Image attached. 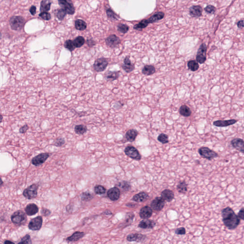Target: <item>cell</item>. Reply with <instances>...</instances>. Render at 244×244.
<instances>
[{
  "label": "cell",
  "instance_id": "obj_1",
  "mask_svg": "<svg viewBox=\"0 0 244 244\" xmlns=\"http://www.w3.org/2000/svg\"><path fill=\"white\" fill-rule=\"evenodd\" d=\"M221 216L224 224L229 230H234L240 223V218L230 207L223 209L221 211Z\"/></svg>",
  "mask_w": 244,
  "mask_h": 244
},
{
  "label": "cell",
  "instance_id": "obj_2",
  "mask_svg": "<svg viewBox=\"0 0 244 244\" xmlns=\"http://www.w3.org/2000/svg\"><path fill=\"white\" fill-rule=\"evenodd\" d=\"M164 16V13L162 12H156L148 19H144L140 21L134 26V29L136 30H141L147 27L150 23H154L163 19Z\"/></svg>",
  "mask_w": 244,
  "mask_h": 244
},
{
  "label": "cell",
  "instance_id": "obj_3",
  "mask_svg": "<svg viewBox=\"0 0 244 244\" xmlns=\"http://www.w3.org/2000/svg\"><path fill=\"white\" fill-rule=\"evenodd\" d=\"M27 214L22 210H18L11 216V221L14 225H21L27 222Z\"/></svg>",
  "mask_w": 244,
  "mask_h": 244
},
{
  "label": "cell",
  "instance_id": "obj_4",
  "mask_svg": "<svg viewBox=\"0 0 244 244\" xmlns=\"http://www.w3.org/2000/svg\"><path fill=\"white\" fill-rule=\"evenodd\" d=\"M25 21L23 17L20 16H13L10 19V24L11 28L15 31H20L23 28Z\"/></svg>",
  "mask_w": 244,
  "mask_h": 244
},
{
  "label": "cell",
  "instance_id": "obj_5",
  "mask_svg": "<svg viewBox=\"0 0 244 244\" xmlns=\"http://www.w3.org/2000/svg\"><path fill=\"white\" fill-rule=\"evenodd\" d=\"M198 153L202 157L208 160H212L217 157L218 156L217 153L207 147H202L198 149Z\"/></svg>",
  "mask_w": 244,
  "mask_h": 244
},
{
  "label": "cell",
  "instance_id": "obj_6",
  "mask_svg": "<svg viewBox=\"0 0 244 244\" xmlns=\"http://www.w3.org/2000/svg\"><path fill=\"white\" fill-rule=\"evenodd\" d=\"M38 189V186L37 184H32L24 189L23 195L24 197L29 200L34 199L37 196Z\"/></svg>",
  "mask_w": 244,
  "mask_h": 244
},
{
  "label": "cell",
  "instance_id": "obj_7",
  "mask_svg": "<svg viewBox=\"0 0 244 244\" xmlns=\"http://www.w3.org/2000/svg\"><path fill=\"white\" fill-rule=\"evenodd\" d=\"M108 65V60L106 58H98L94 61L93 65V68L95 71L101 72L104 71Z\"/></svg>",
  "mask_w": 244,
  "mask_h": 244
},
{
  "label": "cell",
  "instance_id": "obj_8",
  "mask_svg": "<svg viewBox=\"0 0 244 244\" xmlns=\"http://www.w3.org/2000/svg\"><path fill=\"white\" fill-rule=\"evenodd\" d=\"M58 3L67 14L72 15L75 12V8L71 0H58Z\"/></svg>",
  "mask_w": 244,
  "mask_h": 244
},
{
  "label": "cell",
  "instance_id": "obj_9",
  "mask_svg": "<svg viewBox=\"0 0 244 244\" xmlns=\"http://www.w3.org/2000/svg\"><path fill=\"white\" fill-rule=\"evenodd\" d=\"M207 45L203 43L199 47L196 56V61L199 64H204L207 60Z\"/></svg>",
  "mask_w": 244,
  "mask_h": 244
},
{
  "label": "cell",
  "instance_id": "obj_10",
  "mask_svg": "<svg viewBox=\"0 0 244 244\" xmlns=\"http://www.w3.org/2000/svg\"><path fill=\"white\" fill-rule=\"evenodd\" d=\"M125 153L126 156L137 161H139L141 159L139 151L133 146H127L125 148Z\"/></svg>",
  "mask_w": 244,
  "mask_h": 244
},
{
  "label": "cell",
  "instance_id": "obj_11",
  "mask_svg": "<svg viewBox=\"0 0 244 244\" xmlns=\"http://www.w3.org/2000/svg\"><path fill=\"white\" fill-rule=\"evenodd\" d=\"M43 217L41 216H38L33 218L29 223V229L32 231H38L40 230L43 225Z\"/></svg>",
  "mask_w": 244,
  "mask_h": 244
},
{
  "label": "cell",
  "instance_id": "obj_12",
  "mask_svg": "<svg viewBox=\"0 0 244 244\" xmlns=\"http://www.w3.org/2000/svg\"><path fill=\"white\" fill-rule=\"evenodd\" d=\"M50 157V154L47 153H44L39 154L37 156L33 158L32 160V163L35 166L42 165Z\"/></svg>",
  "mask_w": 244,
  "mask_h": 244
},
{
  "label": "cell",
  "instance_id": "obj_13",
  "mask_svg": "<svg viewBox=\"0 0 244 244\" xmlns=\"http://www.w3.org/2000/svg\"><path fill=\"white\" fill-rule=\"evenodd\" d=\"M165 205V200L162 197H157L154 198L151 203V207L154 210L160 211L164 208Z\"/></svg>",
  "mask_w": 244,
  "mask_h": 244
},
{
  "label": "cell",
  "instance_id": "obj_14",
  "mask_svg": "<svg viewBox=\"0 0 244 244\" xmlns=\"http://www.w3.org/2000/svg\"><path fill=\"white\" fill-rule=\"evenodd\" d=\"M105 43L108 47L113 48L117 47L120 44L121 40L115 34H112L105 39Z\"/></svg>",
  "mask_w": 244,
  "mask_h": 244
},
{
  "label": "cell",
  "instance_id": "obj_15",
  "mask_svg": "<svg viewBox=\"0 0 244 244\" xmlns=\"http://www.w3.org/2000/svg\"><path fill=\"white\" fill-rule=\"evenodd\" d=\"M121 67L127 73H130L135 70V65L132 64L131 61L130 56H127L125 57L124 62L121 65Z\"/></svg>",
  "mask_w": 244,
  "mask_h": 244
},
{
  "label": "cell",
  "instance_id": "obj_16",
  "mask_svg": "<svg viewBox=\"0 0 244 244\" xmlns=\"http://www.w3.org/2000/svg\"><path fill=\"white\" fill-rule=\"evenodd\" d=\"M108 196L113 201L117 200L120 196V191L117 187H114L109 189L107 193Z\"/></svg>",
  "mask_w": 244,
  "mask_h": 244
},
{
  "label": "cell",
  "instance_id": "obj_17",
  "mask_svg": "<svg viewBox=\"0 0 244 244\" xmlns=\"http://www.w3.org/2000/svg\"><path fill=\"white\" fill-rule=\"evenodd\" d=\"M231 143L235 149L244 154V140L239 138H235L231 141Z\"/></svg>",
  "mask_w": 244,
  "mask_h": 244
},
{
  "label": "cell",
  "instance_id": "obj_18",
  "mask_svg": "<svg viewBox=\"0 0 244 244\" xmlns=\"http://www.w3.org/2000/svg\"><path fill=\"white\" fill-rule=\"evenodd\" d=\"M238 120L235 119L227 120H217L213 122V125L217 127H227L234 125Z\"/></svg>",
  "mask_w": 244,
  "mask_h": 244
},
{
  "label": "cell",
  "instance_id": "obj_19",
  "mask_svg": "<svg viewBox=\"0 0 244 244\" xmlns=\"http://www.w3.org/2000/svg\"><path fill=\"white\" fill-rule=\"evenodd\" d=\"M146 239V235L141 234H131L127 236V240L129 242H143Z\"/></svg>",
  "mask_w": 244,
  "mask_h": 244
},
{
  "label": "cell",
  "instance_id": "obj_20",
  "mask_svg": "<svg viewBox=\"0 0 244 244\" xmlns=\"http://www.w3.org/2000/svg\"><path fill=\"white\" fill-rule=\"evenodd\" d=\"M152 208L148 206H145L140 210L139 216L142 219H147L150 218L152 215Z\"/></svg>",
  "mask_w": 244,
  "mask_h": 244
},
{
  "label": "cell",
  "instance_id": "obj_21",
  "mask_svg": "<svg viewBox=\"0 0 244 244\" xmlns=\"http://www.w3.org/2000/svg\"><path fill=\"white\" fill-rule=\"evenodd\" d=\"M25 213L29 216H32L36 215L39 211V207L36 204L34 203L28 204L25 207Z\"/></svg>",
  "mask_w": 244,
  "mask_h": 244
},
{
  "label": "cell",
  "instance_id": "obj_22",
  "mask_svg": "<svg viewBox=\"0 0 244 244\" xmlns=\"http://www.w3.org/2000/svg\"><path fill=\"white\" fill-rule=\"evenodd\" d=\"M191 16L194 18L200 17L202 14L203 9L199 5H193L191 7L189 10Z\"/></svg>",
  "mask_w": 244,
  "mask_h": 244
},
{
  "label": "cell",
  "instance_id": "obj_23",
  "mask_svg": "<svg viewBox=\"0 0 244 244\" xmlns=\"http://www.w3.org/2000/svg\"><path fill=\"white\" fill-rule=\"evenodd\" d=\"M119 71H108L104 74V78L105 80L109 82H112L117 80L119 77Z\"/></svg>",
  "mask_w": 244,
  "mask_h": 244
},
{
  "label": "cell",
  "instance_id": "obj_24",
  "mask_svg": "<svg viewBox=\"0 0 244 244\" xmlns=\"http://www.w3.org/2000/svg\"><path fill=\"white\" fill-rule=\"evenodd\" d=\"M156 223L154 221L145 219L139 223L138 227L143 229H152L154 228Z\"/></svg>",
  "mask_w": 244,
  "mask_h": 244
},
{
  "label": "cell",
  "instance_id": "obj_25",
  "mask_svg": "<svg viewBox=\"0 0 244 244\" xmlns=\"http://www.w3.org/2000/svg\"><path fill=\"white\" fill-rule=\"evenodd\" d=\"M85 233L83 232H79L76 231L72 235L69 236L67 239H66V240L67 242H76L78 241L79 240L82 239L83 236L85 235Z\"/></svg>",
  "mask_w": 244,
  "mask_h": 244
},
{
  "label": "cell",
  "instance_id": "obj_26",
  "mask_svg": "<svg viewBox=\"0 0 244 244\" xmlns=\"http://www.w3.org/2000/svg\"><path fill=\"white\" fill-rule=\"evenodd\" d=\"M138 133L136 130L132 129H130L126 132L125 137L128 141L130 142H133L136 140V138L137 136H138Z\"/></svg>",
  "mask_w": 244,
  "mask_h": 244
},
{
  "label": "cell",
  "instance_id": "obj_27",
  "mask_svg": "<svg viewBox=\"0 0 244 244\" xmlns=\"http://www.w3.org/2000/svg\"><path fill=\"white\" fill-rule=\"evenodd\" d=\"M161 197L166 201L171 202L174 198L175 195L172 191L165 189L162 192Z\"/></svg>",
  "mask_w": 244,
  "mask_h": 244
},
{
  "label": "cell",
  "instance_id": "obj_28",
  "mask_svg": "<svg viewBox=\"0 0 244 244\" xmlns=\"http://www.w3.org/2000/svg\"><path fill=\"white\" fill-rule=\"evenodd\" d=\"M148 197V195L146 192H141L135 196L133 197L132 200L136 202H142L145 201Z\"/></svg>",
  "mask_w": 244,
  "mask_h": 244
},
{
  "label": "cell",
  "instance_id": "obj_29",
  "mask_svg": "<svg viewBox=\"0 0 244 244\" xmlns=\"http://www.w3.org/2000/svg\"><path fill=\"white\" fill-rule=\"evenodd\" d=\"M156 68L152 65H146L142 70L143 74L146 76H151L156 72Z\"/></svg>",
  "mask_w": 244,
  "mask_h": 244
},
{
  "label": "cell",
  "instance_id": "obj_30",
  "mask_svg": "<svg viewBox=\"0 0 244 244\" xmlns=\"http://www.w3.org/2000/svg\"><path fill=\"white\" fill-rule=\"evenodd\" d=\"M179 113L182 116L187 117L191 115L192 111L188 106L184 104L180 106L179 109Z\"/></svg>",
  "mask_w": 244,
  "mask_h": 244
},
{
  "label": "cell",
  "instance_id": "obj_31",
  "mask_svg": "<svg viewBox=\"0 0 244 244\" xmlns=\"http://www.w3.org/2000/svg\"><path fill=\"white\" fill-rule=\"evenodd\" d=\"M51 2L50 0H43L41 2L40 11L41 12H48L50 9Z\"/></svg>",
  "mask_w": 244,
  "mask_h": 244
},
{
  "label": "cell",
  "instance_id": "obj_32",
  "mask_svg": "<svg viewBox=\"0 0 244 244\" xmlns=\"http://www.w3.org/2000/svg\"><path fill=\"white\" fill-rule=\"evenodd\" d=\"M76 28L79 31H83L87 27V24L86 22L81 19H77L75 22Z\"/></svg>",
  "mask_w": 244,
  "mask_h": 244
},
{
  "label": "cell",
  "instance_id": "obj_33",
  "mask_svg": "<svg viewBox=\"0 0 244 244\" xmlns=\"http://www.w3.org/2000/svg\"><path fill=\"white\" fill-rule=\"evenodd\" d=\"M87 128L85 125H76L75 127V133L77 135H83L87 133Z\"/></svg>",
  "mask_w": 244,
  "mask_h": 244
},
{
  "label": "cell",
  "instance_id": "obj_34",
  "mask_svg": "<svg viewBox=\"0 0 244 244\" xmlns=\"http://www.w3.org/2000/svg\"><path fill=\"white\" fill-rule=\"evenodd\" d=\"M187 66L191 71L196 72L199 69V65L197 62L195 60H190L188 62Z\"/></svg>",
  "mask_w": 244,
  "mask_h": 244
},
{
  "label": "cell",
  "instance_id": "obj_35",
  "mask_svg": "<svg viewBox=\"0 0 244 244\" xmlns=\"http://www.w3.org/2000/svg\"><path fill=\"white\" fill-rule=\"evenodd\" d=\"M177 189L178 191L182 194H185L187 191V185L185 181L180 182L177 186Z\"/></svg>",
  "mask_w": 244,
  "mask_h": 244
},
{
  "label": "cell",
  "instance_id": "obj_36",
  "mask_svg": "<svg viewBox=\"0 0 244 244\" xmlns=\"http://www.w3.org/2000/svg\"><path fill=\"white\" fill-rule=\"evenodd\" d=\"M80 197H81V200L83 201L88 202L90 201L94 198V196L90 192L86 191L82 193L80 195Z\"/></svg>",
  "mask_w": 244,
  "mask_h": 244
},
{
  "label": "cell",
  "instance_id": "obj_37",
  "mask_svg": "<svg viewBox=\"0 0 244 244\" xmlns=\"http://www.w3.org/2000/svg\"><path fill=\"white\" fill-rule=\"evenodd\" d=\"M106 12L107 16L110 20H112V21H116V20H118V16L117 14L114 12V11L111 8H109L106 9Z\"/></svg>",
  "mask_w": 244,
  "mask_h": 244
},
{
  "label": "cell",
  "instance_id": "obj_38",
  "mask_svg": "<svg viewBox=\"0 0 244 244\" xmlns=\"http://www.w3.org/2000/svg\"><path fill=\"white\" fill-rule=\"evenodd\" d=\"M73 41L76 48L82 47L85 43V39L83 36H78L75 38Z\"/></svg>",
  "mask_w": 244,
  "mask_h": 244
},
{
  "label": "cell",
  "instance_id": "obj_39",
  "mask_svg": "<svg viewBox=\"0 0 244 244\" xmlns=\"http://www.w3.org/2000/svg\"><path fill=\"white\" fill-rule=\"evenodd\" d=\"M64 46L66 49H67L70 51H73L76 48L74 43H73V41L71 40H68L66 41L64 44Z\"/></svg>",
  "mask_w": 244,
  "mask_h": 244
},
{
  "label": "cell",
  "instance_id": "obj_40",
  "mask_svg": "<svg viewBox=\"0 0 244 244\" xmlns=\"http://www.w3.org/2000/svg\"><path fill=\"white\" fill-rule=\"evenodd\" d=\"M117 29L118 32H119L120 33H122L123 34H125L128 32L129 27L126 24L119 23L117 26Z\"/></svg>",
  "mask_w": 244,
  "mask_h": 244
},
{
  "label": "cell",
  "instance_id": "obj_41",
  "mask_svg": "<svg viewBox=\"0 0 244 244\" xmlns=\"http://www.w3.org/2000/svg\"><path fill=\"white\" fill-rule=\"evenodd\" d=\"M95 194L97 195H103L106 192V189L105 187L101 185H97L95 186L94 188Z\"/></svg>",
  "mask_w": 244,
  "mask_h": 244
},
{
  "label": "cell",
  "instance_id": "obj_42",
  "mask_svg": "<svg viewBox=\"0 0 244 244\" xmlns=\"http://www.w3.org/2000/svg\"><path fill=\"white\" fill-rule=\"evenodd\" d=\"M157 140L158 141L160 142L161 143L165 144L169 142L168 136L166 134L162 133L159 135L157 137Z\"/></svg>",
  "mask_w": 244,
  "mask_h": 244
},
{
  "label": "cell",
  "instance_id": "obj_43",
  "mask_svg": "<svg viewBox=\"0 0 244 244\" xmlns=\"http://www.w3.org/2000/svg\"><path fill=\"white\" fill-rule=\"evenodd\" d=\"M67 14V12L64 9H58L57 13H56V16L58 18V19L60 21L64 20L66 15Z\"/></svg>",
  "mask_w": 244,
  "mask_h": 244
},
{
  "label": "cell",
  "instance_id": "obj_44",
  "mask_svg": "<svg viewBox=\"0 0 244 244\" xmlns=\"http://www.w3.org/2000/svg\"><path fill=\"white\" fill-rule=\"evenodd\" d=\"M18 244H31L32 241L31 240V236L27 234L21 239V241L18 242Z\"/></svg>",
  "mask_w": 244,
  "mask_h": 244
},
{
  "label": "cell",
  "instance_id": "obj_45",
  "mask_svg": "<svg viewBox=\"0 0 244 244\" xmlns=\"http://www.w3.org/2000/svg\"><path fill=\"white\" fill-rule=\"evenodd\" d=\"M65 139L62 137H59L57 138L56 140H55V142H54V145L55 146L57 147H61L63 146L65 143Z\"/></svg>",
  "mask_w": 244,
  "mask_h": 244
},
{
  "label": "cell",
  "instance_id": "obj_46",
  "mask_svg": "<svg viewBox=\"0 0 244 244\" xmlns=\"http://www.w3.org/2000/svg\"><path fill=\"white\" fill-rule=\"evenodd\" d=\"M40 17L41 18L44 19V20H46V21H49L51 19V16L49 12H41L40 13L39 15Z\"/></svg>",
  "mask_w": 244,
  "mask_h": 244
},
{
  "label": "cell",
  "instance_id": "obj_47",
  "mask_svg": "<svg viewBox=\"0 0 244 244\" xmlns=\"http://www.w3.org/2000/svg\"><path fill=\"white\" fill-rule=\"evenodd\" d=\"M119 186L125 190H127L130 189L131 187L130 184L126 181H123V182H121L119 184Z\"/></svg>",
  "mask_w": 244,
  "mask_h": 244
},
{
  "label": "cell",
  "instance_id": "obj_48",
  "mask_svg": "<svg viewBox=\"0 0 244 244\" xmlns=\"http://www.w3.org/2000/svg\"><path fill=\"white\" fill-rule=\"evenodd\" d=\"M205 11L207 13H210V14H214L216 12V8L214 6L209 5L205 8Z\"/></svg>",
  "mask_w": 244,
  "mask_h": 244
},
{
  "label": "cell",
  "instance_id": "obj_49",
  "mask_svg": "<svg viewBox=\"0 0 244 244\" xmlns=\"http://www.w3.org/2000/svg\"><path fill=\"white\" fill-rule=\"evenodd\" d=\"M41 214L43 215L44 217H47L49 216L51 214V211L49 209H47V208H43L41 210Z\"/></svg>",
  "mask_w": 244,
  "mask_h": 244
},
{
  "label": "cell",
  "instance_id": "obj_50",
  "mask_svg": "<svg viewBox=\"0 0 244 244\" xmlns=\"http://www.w3.org/2000/svg\"><path fill=\"white\" fill-rule=\"evenodd\" d=\"M175 232L176 234L183 235L185 234L186 233V230L184 228H180L176 229Z\"/></svg>",
  "mask_w": 244,
  "mask_h": 244
},
{
  "label": "cell",
  "instance_id": "obj_51",
  "mask_svg": "<svg viewBox=\"0 0 244 244\" xmlns=\"http://www.w3.org/2000/svg\"><path fill=\"white\" fill-rule=\"evenodd\" d=\"M29 128V127L26 124V125H24L23 126H22L20 128L19 132L21 134H24L28 130Z\"/></svg>",
  "mask_w": 244,
  "mask_h": 244
},
{
  "label": "cell",
  "instance_id": "obj_52",
  "mask_svg": "<svg viewBox=\"0 0 244 244\" xmlns=\"http://www.w3.org/2000/svg\"><path fill=\"white\" fill-rule=\"evenodd\" d=\"M238 216L241 220H244V208H241L238 213Z\"/></svg>",
  "mask_w": 244,
  "mask_h": 244
},
{
  "label": "cell",
  "instance_id": "obj_53",
  "mask_svg": "<svg viewBox=\"0 0 244 244\" xmlns=\"http://www.w3.org/2000/svg\"><path fill=\"white\" fill-rule=\"evenodd\" d=\"M87 44L90 47H93L95 45V42L92 39L87 40Z\"/></svg>",
  "mask_w": 244,
  "mask_h": 244
},
{
  "label": "cell",
  "instance_id": "obj_54",
  "mask_svg": "<svg viewBox=\"0 0 244 244\" xmlns=\"http://www.w3.org/2000/svg\"><path fill=\"white\" fill-rule=\"evenodd\" d=\"M30 12L32 14V16H34L36 14V7L35 6H32L30 8Z\"/></svg>",
  "mask_w": 244,
  "mask_h": 244
},
{
  "label": "cell",
  "instance_id": "obj_55",
  "mask_svg": "<svg viewBox=\"0 0 244 244\" xmlns=\"http://www.w3.org/2000/svg\"><path fill=\"white\" fill-rule=\"evenodd\" d=\"M238 27L240 29H242L244 27V21L243 20L239 21L237 23Z\"/></svg>",
  "mask_w": 244,
  "mask_h": 244
},
{
  "label": "cell",
  "instance_id": "obj_56",
  "mask_svg": "<svg viewBox=\"0 0 244 244\" xmlns=\"http://www.w3.org/2000/svg\"><path fill=\"white\" fill-rule=\"evenodd\" d=\"M4 244H14V242H12V241H10V240H6V241H5V242H4Z\"/></svg>",
  "mask_w": 244,
  "mask_h": 244
},
{
  "label": "cell",
  "instance_id": "obj_57",
  "mask_svg": "<svg viewBox=\"0 0 244 244\" xmlns=\"http://www.w3.org/2000/svg\"><path fill=\"white\" fill-rule=\"evenodd\" d=\"M1 180V186H2V184H3V182H2V179Z\"/></svg>",
  "mask_w": 244,
  "mask_h": 244
},
{
  "label": "cell",
  "instance_id": "obj_58",
  "mask_svg": "<svg viewBox=\"0 0 244 244\" xmlns=\"http://www.w3.org/2000/svg\"><path fill=\"white\" fill-rule=\"evenodd\" d=\"M2 115H1V122H2Z\"/></svg>",
  "mask_w": 244,
  "mask_h": 244
}]
</instances>
